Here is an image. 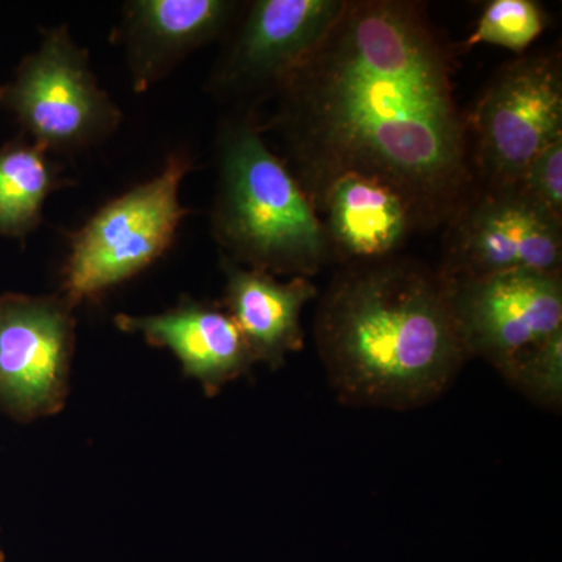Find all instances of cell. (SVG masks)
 Masks as SVG:
<instances>
[{"instance_id": "1", "label": "cell", "mask_w": 562, "mask_h": 562, "mask_svg": "<svg viewBox=\"0 0 562 562\" xmlns=\"http://www.w3.org/2000/svg\"><path fill=\"white\" fill-rule=\"evenodd\" d=\"M454 74L457 50L424 3L346 0L258 122L316 211L333 181L357 173L392 188L416 231L432 232L476 190Z\"/></svg>"}, {"instance_id": "2", "label": "cell", "mask_w": 562, "mask_h": 562, "mask_svg": "<svg viewBox=\"0 0 562 562\" xmlns=\"http://www.w3.org/2000/svg\"><path fill=\"white\" fill-rule=\"evenodd\" d=\"M314 331L347 405L419 408L441 397L469 360L446 277L397 255L342 265Z\"/></svg>"}, {"instance_id": "3", "label": "cell", "mask_w": 562, "mask_h": 562, "mask_svg": "<svg viewBox=\"0 0 562 562\" xmlns=\"http://www.w3.org/2000/svg\"><path fill=\"white\" fill-rule=\"evenodd\" d=\"M211 233L222 257L272 276H316L333 261L312 199L268 146L254 111L221 122Z\"/></svg>"}, {"instance_id": "4", "label": "cell", "mask_w": 562, "mask_h": 562, "mask_svg": "<svg viewBox=\"0 0 562 562\" xmlns=\"http://www.w3.org/2000/svg\"><path fill=\"white\" fill-rule=\"evenodd\" d=\"M194 158L168 155L160 172L122 192L70 235L60 295L72 308L146 271L171 249L191 210L180 190Z\"/></svg>"}, {"instance_id": "5", "label": "cell", "mask_w": 562, "mask_h": 562, "mask_svg": "<svg viewBox=\"0 0 562 562\" xmlns=\"http://www.w3.org/2000/svg\"><path fill=\"white\" fill-rule=\"evenodd\" d=\"M0 106L54 157L101 146L124 120L68 24L44 29L38 46L0 83Z\"/></svg>"}, {"instance_id": "6", "label": "cell", "mask_w": 562, "mask_h": 562, "mask_svg": "<svg viewBox=\"0 0 562 562\" xmlns=\"http://www.w3.org/2000/svg\"><path fill=\"white\" fill-rule=\"evenodd\" d=\"M476 187H514L539 151L562 138V63L557 49L506 63L468 116Z\"/></svg>"}, {"instance_id": "7", "label": "cell", "mask_w": 562, "mask_h": 562, "mask_svg": "<svg viewBox=\"0 0 562 562\" xmlns=\"http://www.w3.org/2000/svg\"><path fill=\"white\" fill-rule=\"evenodd\" d=\"M562 222L519 188L476 187L446 225L443 262L449 280L513 271L561 273Z\"/></svg>"}, {"instance_id": "8", "label": "cell", "mask_w": 562, "mask_h": 562, "mask_svg": "<svg viewBox=\"0 0 562 562\" xmlns=\"http://www.w3.org/2000/svg\"><path fill=\"white\" fill-rule=\"evenodd\" d=\"M346 0H254L231 29L209 80L222 101H269L338 20Z\"/></svg>"}, {"instance_id": "9", "label": "cell", "mask_w": 562, "mask_h": 562, "mask_svg": "<svg viewBox=\"0 0 562 562\" xmlns=\"http://www.w3.org/2000/svg\"><path fill=\"white\" fill-rule=\"evenodd\" d=\"M74 349L76 317L60 294H0V412L20 422L61 412Z\"/></svg>"}, {"instance_id": "10", "label": "cell", "mask_w": 562, "mask_h": 562, "mask_svg": "<svg viewBox=\"0 0 562 562\" xmlns=\"http://www.w3.org/2000/svg\"><path fill=\"white\" fill-rule=\"evenodd\" d=\"M446 280L469 358H483L502 375L525 351L562 330L561 273Z\"/></svg>"}, {"instance_id": "11", "label": "cell", "mask_w": 562, "mask_h": 562, "mask_svg": "<svg viewBox=\"0 0 562 562\" xmlns=\"http://www.w3.org/2000/svg\"><path fill=\"white\" fill-rule=\"evenodd\" d=\"M235 0H131L122 7L116 41L133 91L143 94L184 58L231 32L241 13Z\"/></svg>"}, {"instance_id": "12", "label": "cell", "mask_w": 562, "mask_h": 562, "mask_svg": "<svg viewBox=\"0 0 562 562\" xmlns=\"http://www.w3.org/2000/svg\"><path fill=\"white\" fill-rule=\"evenodd\" d=\"M114 325L121 331L143 336L150 346L172 351L184 375L198 380L206 395H216L255 364L231 314L211 303L184 299L168 312L117 314Z\"/></svg>"}, {"instance_id": "13", "label": "cell", "mask_w": 562, "mask_h": 562, "mask_svg": "<svg viewBox=\"0 0 562 562\" xmlns=\"http://www.w3.org/2000/svg\"><path fill=\"white\" fill-rule=\"evenodd\" d=\"M333 260H382L416 231L412 211L387 184L349 173L333 181L317 206Z\"/></svg>"}, {"instance_id": "14", "label": "cell", "mask_w": 562, "mask_h": 562, "mask_svg": "<svg viewBox=\"0 0 562 562\" xmlns=\"http://www.w3.org/2000/svg\"><path fill=\"white\" fill-rule=\"evenodd\" d=\"M225 276L224 310L243 333L255 362L280 368L303 347L301 317L317 295L306 277L281 281L277 276L244 268L221 258Z\"/></svg>"}, {"instance_id": "15", "label": "cell", "mask_w": 562, "mask_h": 562, "mask_svg": "<svg viewBox=\"0 0 562 562\" xmlns=\"http://www.w3.org/2000/svg\"><path fill=\"white\" fill-rule=\"evenodd\" d=\"M68 181L54 155L24 135L0 144V238L24 243L43 224L47 199Z\"/></svg>"}, {"instance_id": "16", "label": "cell", "mask_w": 562, "mask_h": 562, "mask_svg": "<svg viewBox=\"0 0 562 562\" xmlns=\"http://www.w3.org/2000/svg\"><path fill=\"white\" fill-rule=\"evenodd\" d=\"M546 10L535 0H492L462 47L469 50L491 44L524 55L546 31Z\"/></svg>"}, {"instance_id": "17", "label": "cell", "mask_w": 562, "mask_h": 562, "mask_svg": "<svg viewBox=\"0 0 562 562\" xmlns=\"http://www.w3.org/2000/svg\"><path fill=\"white\" fill-rule=\"evenodd\" d=\"M517 391L546 409L562 405V330L520 355L503 373Z\"/></svg>"}, {"instance_id": "18", "label": "cell", "mask_w": 562, "mask_h": 562, "mask_svg": "<svg viewBox=\"0 0 562 562\" xmlns=\"http://www.w3.org/2000/svg\"><path fill=\"white\" fill-rule=\"evenodd\" d=\"M516 187L550 216L562 222V138L553 140L532 158Z\"/></svg>"}, {"instance_id": "19", "label": "cell", "mask_w": 562, "mask_h": 562, "mask_svg": "<svg viewBox=\"0 0 562 562\" xmlns=\"http://www.w3.org/2000/svg\"><path fill=\"white\" fill-rule=\"evenodd\" d=\"M0 562H5V554H3L2 549H0Z\"/></svg>"}]
</instances>
